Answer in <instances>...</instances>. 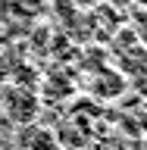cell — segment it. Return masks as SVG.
<instances>
[{
    "label": "cell",
    "instance_id": "cell-2",
    "mask_svg": "<svg viewBox=\"0 0 147 150\" xmlns=\"http://www.w3.org/2000/svg\"><path fill=\"white\" fill-rule=\"evenodd\" d=\"M13 147L16 150H63V141H60V134L53 128H47L38 119H31L25 125H16Z\"/></svg>",
    "mask_w": 147,
    "mask_h": 150
},
{
    "label": "cell",
    "instance_id": "cell-1",
    "mask_svg": "<svg viewBox=\"0 0 147 150\" xmlns=\"http://www.w3.org/2000/svg\"><path fill=\"white\" fill-rule=\"evenodd\" d=\"M0 112H3V119L16 128V125H25V122L38 119V112H41V100L35 97L31 88H22V84H9V88H0Z\"/></svg>",
    "mask_w": 147,
    "mask_h": 150
}]
</instances>
